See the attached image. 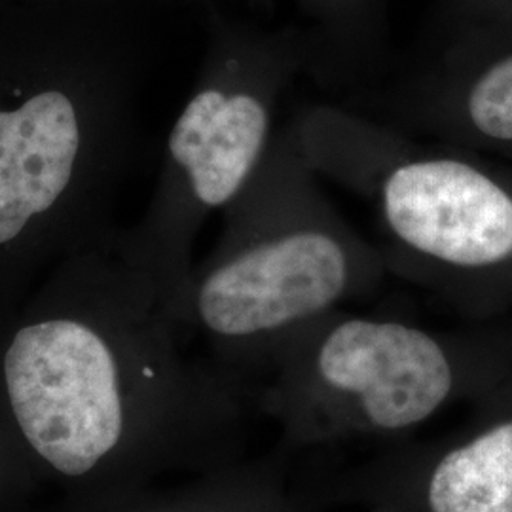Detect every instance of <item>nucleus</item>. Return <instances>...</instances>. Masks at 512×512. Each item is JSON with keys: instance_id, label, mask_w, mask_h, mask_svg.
<instances>
[{"instance_id": "f257e3e1", "label": "nucleus", "mask_w": 512, "mask_h": 512, "mask_svg": "<svg viewBox=\"0 0 512 512\" xmlns=\"http://www.w3.org/2000/svg\"><path fill=\"white\" fill-rule=\"evenodd\" d=\"M109 245L65 258L0 321V414L38 490L82 501L239 461L251 385Z\"/></svg>"}, {"instance_id": "f03ea898", "label": "nucleus", "mask_w": 512, "mask_h": 512, "mask_svg": "<svg viewBox=\"0 0 512 512\" xmlns=\"http://www.w3.org/2000/svg\"><path fill=\"white\" fill-rule=\"evenodd\" d=\"M133 6L0 4V321L122 230L114 209L141 147Z\"/></svg>"}, {"instance_id": "7ed1b4c3", "label": "nucleus", "mask_w": 512, "mask_h": 512, "mask_svg": "<svg viewBox=\"0 0 512 512\" xmlns=\"http://www.w3.org/2000/svg\"><path fill=\"white\" fill-rule=\"evenodd\" d=\"M222 219L215 247L194 262L179 319L220 370L245 384L389 275L380 247L330 202L293 122L279 128L255 181Z\"/></svg>"}, {"instance_id": "20e7f679", "label": "nucleus", "mask_w": 512, "mask_h": 512, "mask_svg": "<svg viewBox=\"0 0 512 512\" xmlns=\"http://www.w3.org/2000/svg\"><path fill=\"white\" fill-rule=\"evenodd\" d=\"M291 122L319 177L370 203L389 274L471 323L512 310L511 165L338 105H308Z\"/></svg>"}, {"instance_id": "39448f33", "label": "nucleus", "mask_w": 512, "mask_h": 512, "mask_svg": "<svg viewBox=\"0 0 512 512\" xmlns=\"http://www.w3.org/2000/svg\"><path fill=\"white\" fill-rule=\"evenodd\" d=\"M512 370V323L431 329L340 310L283 348L253 391L289 446L399 439Z\"/></svg>"}, {"instance_id": "423d86ee", "label": "nucleus", "mask_w": 512, "mask_h": 512, "mask_svg": "<svg viewBox=\"0 0 512 512\" xmlns=\"http://www.w3.org/2000/svg\"><path fill=\"white\" fill-rule=\"evenodd\" d=\"M203 6L207 44L196 82L167 133L147 211L116 238L118 253L158 285L177 317L203 224L255 181L285 95L310 73L302 29L238 18L213 0Z\"/></svg>"}, {"instance_id": "0eeeda50", "label": "nucleus", "mask_w": 512, "mask_h": 512, "mask_svg": "<svg viewBox=\"0 0 512 512\" xmlns=\"http://www.w3.org/2000/svg\"><path fill=\"white\" fill-rule=\"evenodd\" d=\"M440 33L420 69L370 99L365 114L414 137L512 162V19Z\"/></svg>"}, {"instance_id": "6e6552de", "label": "nucleus", "mask_w": 512, "mask_h": 512, "mask_svg": "<svg viewBox=\"0 0 512 512\" xmlns=\"http://www.w3.org/2000/svg\"><path fill=\"white\" fill-rule=\"evenodd\" d=\"M444 439L368 465L355 497L378 512H512V370Z\"/></svg>"}, {"instance_id": "1a4fd4ad", "label": "nucleus", "mask_w": 512, "mask_h": 512, "mask_svg": "<svg viewBox=\"0 0 512 512\" xmlns=\"http://www.w3.org/2000/svg\"><path fill=\"white\" fill-rule=\"evenodd\" d=\"M57 512H308L270 461H236L184 484L63 501Z\"/></svg>"}, {"instance_id": "9d476101", "label": "nucleus", "mask_w": 512, "mask_h": 512, "mask_svg": "<svg viewBox=\"0 0 512 512\" xmlns=\"http://www.w3.org/2000/svg\"><path fill=\"white\" fill-rule=\"evenodd\" d=\"M310 19V73L325 82L374 73L387 48L385 0H298Z\"/></svg>"}, {"instance_id": "9b49d317", "label": "nucleus", "mask_w": 512, "mask_h": 512, "mask_svg": "<svg viewBox=\"0 0 512 512\" xmlns=\"http://www.w3.org/2000/svg\"><path fill=\"white\" fill-rule=\"evenodd\" d=\"M38 486L0 414V512H29Z\"/></svg>"}, {"instance_id": "f8f14e48", "label": "nucleus", "mask_w": 512, "mask_h": 512, "mask_svg": "<svg viewBox=\"0 0 512 512\" xmlns=\"http://www.w3.org/2000/svg\"><path fill=\"white\" fill-rule=\"evenodd\" d=\"M494 19H512V0H440V29Z\"/></svg>"}, {"instance_id": "ddd939ff", "label": "nucleus", "mask_w": 512, "mask_h": 512, "mask_svg": "<svg viewBox=\"0 0 512 512\" xmlns=\"http://www.w3.org/2000/svg\"><path fill=\"white\" fill-rule=\"evenodd\" d=\"M48 2H59V0H0V4H48ZM124 2L139 4V2H150V0H124Z\"/></svg>"}, {"instance_id": "4468645a", "label": "nucleus", "mask_w": 512, "mask_h": 512, "mask_svg": "<svg viewBox=\"0 0 512 512\" xmlns=\"http://www.w3.org/2000/svg\"><path fill=\"white\" fill-rule=\"evenodd\" d=\"M368 512H378V511H368Z\"/></svg>"}]
</instances>
